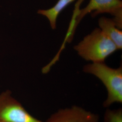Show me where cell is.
I'll use <instances>...</instances> for the list:
<instances>
[{
    "label": "cell",
    "mask_w": 122,
    "mask_h": 122,
    "mask_svg": "<svg viewBox=\"0 0 122 122\" xmlns=\"http://www.w3.org/2000/svg\"><path fill=\"white\" fill-rule=\"evenodd\" d=\"M74 48L80 56L92 62H104L108 57L118 49L100 28H96L85 36Z\"/></svg>",
    "instance_id": "cell-1"
},
{
    "label": "cell",
    "mask_w": 122,
    "mask_h": 122,
    "mask_svg": "<svg viewBox=\"0 0 122 122\" xmlns=\"http://www.w3.org/2000/svg\"><path fill=\"white\" fill-rule=\"evenodd\" d=\"M83 71L99 79L107 91L108 96L103 105L108 108L115 103H122V67L113 68L104 62H93L85 66Z\"/></svg>",
    "instance_id": "cell-2"
},
{
    "label": "cell",
    "mask_w": 122,
    "mask_h": 122,
    "mask_svg": "<svg viewBox=\"0 0 122 122\" xmlns=\"http://www.w3.org/2000/svg\"><path fill=\"white\" fill-rule=\"evenodd\" d=\"M92 13V16L103 13H108L113 16V20L119 29L122 27V2L121 0H90L87 5L81 10H77L73 23L69 31L68 41L72 39L76 27L87 14Z\"/></svg>",
    "instance_id": "cell-3"
},
{
    "label": "cell",
    "mask_w": 122,
    "mask_h": 122,
    "mask_svg": "<svg viewBox=\"0 0 122 122\" xmlns=\"http://www.w3.org/2000/svg\"><path fill=\"white\" fill-rule=\"evenodd\" d=\"M0 122H43L33 116L7 90L0 94Z\"/></svg>",
    "instance_id": "cell-4"
},
{
    "label": "cell",
    "mask_w": 122,
    "mask_h": 122,
    "mask_svg": "<svg viewBox=\"0 0 122 122\" xmlns=\"http://www.w3.org/2000/svg\"><path fill=\"white\" fill-rule=\"evenodd\" d=\"M98 115L81 107L74 106L60 109L45 122H99Z\"/></svg>",
    "instance_id": "cell-5"
},
{
    "label": "cell",
    "mask_w": 122,
    "mask_h": 122,
    "mask_svg": "<svg viewBox=\"0 0 122 122\" xmlns=\"http://www.w3.org/2000/svg\"><path fill=\"white\" fill-rule=\"evenodd\" d=\"M100 29L116 46L118 49L122 48V32L116 25L113 19L102 17L99 20Z\"/></svg>",
    "instance_id": "cell-6"
},
{
    "label": "cell",
    "mask_w": 122,
    "mask_h": 122,
    "mask_svg": "<svg viewBox=\"0 0 122 122\" xmlns=\"http://www.w3.org/2000/svg\"><path fill=\"white\" fill-rule=\"evenodd\" d=\"M75 0H58L53 7L47 10H40L38 13L48 19L51 28H56L57 18L61 12Z\"/></svg>",
    "instance_id": "cell-7"
},
{
    "label": "cell",
    "mask_w": 122,
    "mask_h": 122,
    "mask_svg": "<svg viewBox=\"0 0 122 122\" xmlns=\"http://www.w3.org/2000/svg\"><path fill=\"white\" fill-rule=\"evenodd\" d=\"M104 122H122V109H108L104 116Z\"/></svg>",
    "instance_id": "cell-8"
}]
</instances>
